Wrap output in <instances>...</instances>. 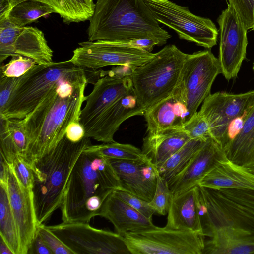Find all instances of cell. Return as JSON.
I'll list each match as a JSON object with an SVG mask.
<instances>
[{"label":"cell","mask_w":254,"mask_h":254,"mask_svg":"<svg viewBox=\"0 0 254 254\" xmlns=\"http://www.w3.org/2000/svg\"><path fill=\"white\" fill-rule=\"evenodd\" d=\"M88 82L83 69L53 90L24 118L17 119L26 136L25 160L29 165L57 145L70 123L79 121Z\"/></svg>","instance_id":"cell-1"},{"label":"cell","mask_w":254,"mask_h":254,"mask_svg":"<svg viewBox=\"0 0 254 254\" xmlns=\"http://www.w3.org/2000/svg\"><path fill=\"white\" fill-rule=\"evenodd\" d=\"M195 192L203 254H254V212L216 190L197 184Z\"/></svg>","instance_id":"cell-2"},{"label":"cell","mask_w":254,"mask_h":254,"mask_svg":"<svg viewBox=\"0 0 254 254\" xmlns=\"http://www.w3.org/2000/svg\"><path fill=\"white\" fill-rule=\"evenodd\" d=\"M120 189L118 176L108 159L83 152L68 179L60 209L65 222L89 223L102 204Z\"/></svg>","instance_id":"cell-3"},{"label":"cell","mask_w":254,"mask_h":254,"mask_svg":"<svg viewBox=\"0 0 254 254\" xmlns=\"http://www.w3.org/2000/svg\"><path fill=\"white\" fill-rule=\"evenodd\" d=\"M89 20L90 41L152 38L162 46L171 37L160 26L144 0H97Z\"/></svg>","instance_id":"cell-4"},{"label":"cell","mask_w":254,"mask_h":254,"mask_svg":"<svg viewBox=\"0 0 254 254\" xmlns=\"http://www.w3.org/2000/svg\"><path fill=\"white\" fill-rule=\"evenodd\" d=\"M91 144L90 138L73 142L65 135L48 153L30 165L34 176V203L39 225L60 208L72 170Z\"/></svg>","instance_id":"cell-5"},{"label":"cell","mask_w":254,"mask_h":254,"mask_svg":"<svg viewBox=\"0 0 254 254\" xmlns=\"http://www.w3.org/2000/svg\"><path fill=\"white\" fill-rule=\"evenodd\" d=\"M83 69L75 66L69 60L36 64L20 77L0 118H24L53 90Z\"/></svg>","instance_id":"cell-6"},{"label":"cell","mask_w":254,"mask_h":254,"mask_svg":"<svg viewBox=\"0 0 254 254\" xmlns=\"http://www.w3.org/2000/svg\"><path fill=\"white\" fill-rule=\"evenodd\" d=\"M186 55L175 45H168L133 70V87L146 110L168 97L178 85Z\"/></svg>","instance_id":"cell-7"},{"label":"cell","mask_w":254,"mask_h":254,"mask_svg":"<svg viewBox=\"0 0 254 254\" xmlns=\"http://www.w3.org/2000/svg\"><path fill=\"white\" fill-rule=\"evenodd\" d=\"M155 18L174 30L179 38L210 49L217 43L218 31L211 20L194 15L188 7L169 0H144Z\"/></svg>","instance_id":"cell-8"},{"label":"cell","mask_w":254,"mask_h":254,"mask_svg":"<svg viewBox=\"0 0 254 254\" xmlns=\"http://www.w3.org/2000/svg\"><path fill=\"white\" fill-rule=\"evenodd\" d=\"M131 254H203L205 237L194 232L156 227L121 235Z\"/></svg>","instance_id":"cell-9"},{"label":"cell","mask_w":254,"mask_h":254,"mask_svg":"<svg viewBox=\"0 0 254 254\" xmlns=\"http://www.w3.org/2000/svg\"><path fill=\"white\" fill-rule=\"evenodd\" d=\"M46 227L74 254H130L121 235L94 228L89 223L63 222Z\"/></svg>","instance_id":"cell-10"},{"label":"cell","mask_w":254,"mask_h":254,"mask_svg":"<svg viewBox=\"0 0 254 254\" xmlns=\"http://www.w3.org/2000/svg\"><path fill=\"white\" fill-rule=\"evenodd\" d=\"M69 59L75 66L96 70L104 67L126 66L134 70L154 57L155 53L122 46L114 42L98 40L79 43Z\"/></svg>","instance_id":"cell-11"},{"label":"cell","mask_w":254,"mask_h":254,"mask_svg":"<svg viewBox=\"0 0 254 254\" xmlns=\"http://www.w3.org/2000/svg\"><path fill=\"white\" fill-rule=\"evenodd\" d=\"M220 73L221 70L218 58L210 50L187 54L179 83L186 95L188 120L211 94L213 83Z\"/></svg>","instance_id":"cell-12"},{"label":"cell","mask_w":254,"mask_h":254,"mask_svg":"<svg viewBox=\"0 0 254 254\" xmlns=\"http://www.w3.org/2000/svg\"><path fill=\"white\" fill-rule=\"evenodd\" d=\"M254 105V90L240 94L217 92L205 98L199 112L208 124L211 138L223 148L230 123Z\"/></svg>","instance_id":"cell-13"},{"label":"cell","mask_w":254,"mask_h":254,"mask_svg":"<svg viewBox=\"0 0 254 254\" xmlns=\"http://www.w3.org/2000/svg\"><path fill=\"white\" fill-rule=\"evenodd\" d=\"M219 54L221 73L228 80L237 77L246 58L247 29L229 3L219 15Z\"/></svg>","instance_id":"cell-14"},{"label":"cell","mask_w":254,"mask_h":254,"mask_svg":"<svg viewBox=\"0 0 254 254\" xmlns=\"http://www.w3.org/2000/svg\"><path fill=\"white\" fill-rule=\"evenodd\" d=\"M17 55L31 58L37 64H46L53 62V51L37 28L19 27L8 20L0 21V64L9 57Z\"/></svg>","instance_id":"cell-15"},{"label":"cell","mask_w":254,"mask_h":254,"mask_svg":"<svg viewBox=\"0 0 254 254\" xmlns=\"http://www.w3.org/2000/svg\"><path fill=\"white\" fill-rule=\"evenodd\" d=\"M133 88L131 76L106 75L98 78L91 92L86 96L79 121L88 137L107 111L121 98Z\"/></svg>","instance_id":"cell-16"},{"label":"cell","mask_w":254,"mask_h":254,"mask_svg":"<svg viewBox=\"0 0 254 254\" xmlns=\"http://www.w3.org/2000/svg\"><path fill=\"white\" fill-rule=\"evenodd\" d=\"M7 190L12 211L21 244V254H27L37 235L39 226L34 203L33 190L25 187L17 178L11 164Z\"/></svg>","instance_id":"cell-17"},{"label":"cell","mask_w":254,"mask_h":254,"mask_svg":"<svg viewBox=\"0 0 254 254\" xmlns=\"http://www.w3.org/2000/svg\"><path fill=\"white\" fill-rule=\"evenodd\" d=\"M108 159L119 179L120 189L148 202L152 199L158 172L150 160Z\"/></svg>","instance_id":"cell-18"},{"label":"cell","mask_w":254,"mask_h":254,"mask_svg":"<svg viewBox=\"0 0 254 254\" xmlns=\"http://www.w3.org/2000/svg\"><path fill=\"white\" fill-rule=\"evenodd\" d=\"M143 116L148 135L180 129L189 117L186 95L180 84L168 97L146 109Z\"/></svg>","instance_id":"cell-19"},{"label":"cell","mask_w":254,"mask_h":254,"mask_svg":"<svg viewBox=\"0 0 254 254\" xmlns=\"http://www.w3.org/2000/svg\"><path fill=\"white\" fill-rule=\"evenodd\" d=\"M227 158L223 147L209 138L186 168L168 182L172 196L197 185L218 164Z\"/></svg>","instance_id":"cell-20"},{"label":"cell","mask_w":254,"mask_h":254,"mask_svg":"<svg viewBox=\"0 0 254 254\" xmlns=\"http://www.w3.org/2000/svg\"><path fill=\"white\" fill-rule=\"evenodd\" d=\"M145 111L133 88L107 111L89 138L103 143L115 142L114 136L120 125L131 117L143 116Z\"/></svg>","instance_id":"cell-21"},{"label":"cell","mask_w":254,"mask_h":254,"mask_svg":"<svg viewBox=\"0 0 254 254\" xmlns=\"http://www.w3.org/2000/svg\"><path fill=\"white\" fill-rule=\"evenodd\" d=\"M109 220L116 233L141 232L156 228L152 220L115 196L113 191L107 197L98 215Z\"/></svg>","instance_id":"cell-22"},{"label":"cell","mask_w":254,"mask_h":254,"mask_svg":"<svg viewBox=\"0 0 254 254\" xmlns=\"http://www.w3.org/2000/svg\"><path fill=\"white\" fill-rule=\"evenodd\" d=\"M164 227L197 232L203 236L196 204L195 186L172 196Z\"/></svg>","instance_id":"cell-23"},{"label":"cell","mask_w":254,"mask_h":254,"mask_svg":"<svg viewBox=\"0 0 254 254\" xmlns=\"http://www.w3.org/2000/svg\"><path fill=\"white\" fill-rule=\"evenodd\" d=\"M198 185L214 190L254 189V172L227 158L209 172Z\"/></svg>","instance_id":"cell-24"},{"label":"cell","mask_w":254,"mask_h":254,"mask_svg":"<svg viewBox=\"0 0 254 254\" xmlns=\"http://www.w3.org/2000/svg\"><path fill=\"white\" fill-rule=\"evenodd\" d=\"M26 0L38 1L50 5L67 24L89 20L95 8L94 3L89 0H0V21L7 19L14 6Z\"/></svg>","instance_id":"cell-25"},{"label":"cell","mask_w":254,"mask_h":254,"mask_svg":"<svg viewBox=\"0 0 254 254\" xmlns=\"http://www.w3.org/2000/svg\"><path fill=\"white\" fill-rule=\"evenodd\" d=\"M190 139L187 134L181 129L147 134L143 138L142 151L147 159L157 166L165 162Z\"/></svg>","instance_id":"cell-26"},{"label":"cell","mask_w":254,"mask_h":254,"mask_svg":"<svg viewBox=\"0 0 254 254\" xmlns=\"http://www.w3.org/2000/svg\"><path fill=\"white\" fill-rule=\"evenodd\" d=\"M227 158L249 168L254 167V105L238 134L224 147Z\"/></svg>","instance_id":"cell-27"},{"label":"cell","mask_w":254,"mask_h":254,"mask_svg":"<svg viewBox=\"0 0 254 254\" xmlns=\"http://www.w3.org/2000/svg\"><path fill=\"white\" fill-rule=\"evenodd\" d=\"M0 235L13 254H21V244L11 208L7 185L0 184Z\"/></svg>","instance_id":"cell-28"},{"label":"cell","mask_w":254,"mask_h":254,"mask_svg":"<svg viewBox=\"0 0 254 254\" xmlns=\"http://www.w3.org/2000/svg\"><path fill=\"white\" fill-rule=\"evenodd\" d=\"M206 140L190 139L165 162L156 166L159 175L169 182L186 168Z\"/></svg>","instance_id":"cell-29"},{"label":"cell","mask_w":254,"mask_h":254,"mask_svg":"<svg viewBox=\"0 0 254 254\" xmlns=\"http://www.w3.org/2000/svg\"><path fill=\"white\" fill-rule=\"evenodd\" d=\"M84 152L96 154L107 159L145 161L149 160L142 150L129 144L116 142L90 145Z\"/></svg>","instance_id":"cell-30"},{"label":"cell","mask_w":254,"mask_h":254,"mask_svg":"<svg viewBox=\"0 0 254 254\" xmlns=\"http://www.w3.org/2000/svg\"><path fill=\"white\" fill-rule=\"evenodd\" d=\"M52 13H56L55 10L46 3L26 0L14 6L6 20L16 26L23 27Z\"/></svg>","instance_id":"cell-31"},{"label":"cell","mask_w":254,"mask_h":254,"mask_svg":"<svg viewBox=\"0 0 254 254\" xmlns=\"http://www.w3.org/2000/svg\"><path fill=\"white\" fill-rule=\"evenodd\" d=\"M172 197L168 182L158 174L155 191L149 205L155 212L165 215L168 213Z\"/></svg>","instance_id":"cell-32"},{"label":"cell","mask_w":254,"mask_h":254,"mask_svg":"<svg viewBox=\"0 0 254 254\" xmlns=\"http://www.w3.org/2000/svg\"><path fill=\"white\" fill-rule=\"evenodd\" d=\"M36 64L31 58L21 55L12 56L8 63L1 65L0 77H20Z\"/></svg>","instance_id":"cell-33"},{"label":"cell","mask_w":254,"mask_h":254,"mask_svg":"<svg viewBox=\"0 0 254 254\" xmlns=\"http://www.w3.org/2000/svg\"><path fill=\"white\" fill-rule=\"evenodd\" d=\"M180 129L191 139L206 140L211 138L208 124L199 112H196Z\"/></svg>","instance_id":"cell-34"},{"label":"cell","mask_w":254,"mask_h":254,"mask_svg":"<svg viewBox=\"0 0 254 254\" xmlns=\"http://www.w3.org/2000/svg\"><path fill=\"white\" fill-rule=\"evenodd\" d=\"M0 152L8 163L12 164L16 158L21 157L12 139L6 120L2 118H0Z\"/></svg>","instance_id":"cell-35"},{"label":"cell","mask_w":254,"mask_h":254,"mask_svg":"<svg viewBox=\"0 0 254 254\" xmlns=\"http://www.w3.org/2000/svg\"><path fill=\"white\" fill-rule=\"evenodd\" d=\"M113 193L147 218H152L153 214L155 213L148 202L134 194L119 189L114 190Z\"/></svg>","instance_id":"cell-36"},{"label":"cell","mask_w":254,"mask_h":254,"mask_svg":"<svg viewBox=\"0 0 254 254\" xmlns=\"http://www.w3.org/2000/svg\"><path fill=\"white\" fill-rule=\"evenodd\" d=\"M37 234L46 243L53 254H74L72 251L49 230L44 224L38 226Z\"/></svg>","instance_id":"cell-37"},{"label":"cell","mask_w":254,"mask_h":254,"mask_svg":"<svg viewBox=\"0 0 254 254\" xmlns=\"http://www.w3.org/2000/svg\"><path fill=\"white\" fill-rule=\"evenodd\" d=\"M216 190L228 198L254 212V189H221Z\"/></svg>","instance_id":"cell-38"},{"label":"cell","mask_w":254,"mask_h":254,"mask_svg":"<svg viewBox=\"0 0 254 254\" xmlns=\"http://www.w3.org/2000/svg\"><path fill=\"white\" fill-rule=\"evenodd\" d=\"M247 30L254 26V0H228Z\"/></svg>","instance_id":"cell-39"},{"label":"cell","mask_w":254,"mask_h":254,"mask_svg":"<svg viewBox=\"0 0 254 254\" xmlns=\"http://www.w3.org/2000/svg\"><path fill=\"white\" fill-rule=\"evenodd\" d=\"M19 181L26 188L32 190L34 185V176L31 167L24 158L18 156L11 164Z\"/></svg>","instance_id":"cell-40"},{"label":"cell","mask_w":254,"mask_h":254,"mask_svg":"<svg viewBox=\"0 0 254 254\" xmlns=\"http://www.w3.org/2000/svg\"><path fill=\"white\" fill-rule=\"evenodd\" d=\"M6 120L12 139L21 157L25 159L27 144L25 133L17 119Z\"/></svg>","instance_id":"cell-41"},{"label":"cell","mask_w":254,"mask_h":254,"mask_svg":"<svg viewBox=\"0 0 254 254\" xmlns=\"http://www.w3.org/2000/svg\"><path fill=\"white\" fill-rule=\"evenodd\" d=\"M20 77L0 78V113L5 110L12 92L17 86Z\"/></svg>","instance_id":"cell-42"},{"label":"cell","mask_w":254,"mask_h":254,"mask_svg":"<svg viewBox=\"0 0 254 254\" xmlns=\"http://www.w3.org/2000/svg\"><path fill=\"white\" fill-rule=\"evenodd\" d=\"M85 131L79 121L70 123L66 129L65 136L73 142H78L85 137Z\"/></svg>","instance_id":"cell-43"},{"label":"cell","mask_w":254,"mask_h":254,"mask_svg":"<svg viewBox=\"0 0 254 254\" xmlns=\"http://www.w3.org/2000/svg\"><path fill=\"white\" fill-rule=\"evenodd\" d=\"M31 249L34 251L33 253L38 254H53L46 243L38 234L33 243L30 251Z\"/></svg>","instance_id":"cell-44"},{"label":"cell","mask_w":254,"mask_h":254,"mask_svg":"<svg viewBox=\"0 0 254 254\" xmlns=\"http://www.w3.org/2000/svg\"><path fill=\"white\" fill-rule=\"evenodd\" d=\"M0 156V184L7 185L9 169V163L1 153Z\"/></svg>","instance_id":"cell-45"},{"label":"cell","mask_w":254,"mask_h":254,"mask_svg":"<svg viewBox=\"0 0 254 254\" xmlns=\"http://www.w3.org/2000/svg\"><path fill=\"white\" fill-rule=\"evenodd\" d=\"M0 254H13V252L6 244L5 241L0 237Z\"/></svg>","instance_id":"cell-46"},{"label":"cell","mask_w":254,"mask_h":254,"mask_svg":"<svg viewBox=\"0 0 254 254\" xmlns=\"http://www.w3.org/2000/svg\"><path fill=\"white\" fill-rule=\"evenodd\" d=\"M251 169L253 172H254V167L250 168Z\"/></svg>","instance_id":"cell-47"},{"label":"cell","mask_w":254,"mask_h":254,"mask_svg":"<svg viewBox=\"0 0 254 254\" xmlns=\"http://www.w3.org/2000/svg\"><path fill=\"white\" fill-rule=\"evenodd\" d=\"M253 70L254 71V63H253Z\"/></svg>","instance_id":"cell-48"},{"label":"cell","mask_w":254,"mask_h":254,"mask_svg":"<svg viewBox=\"0 0 254 254\" xmlns=\"http://www.w3.org/2000/svg\"><path fill=\"white\" fill-rule=\"evenodd\" d=\"M89 0V1H91V2H93V0Z\"/></svg>","instance_id":"cell-49"},{"label":"cell","mask_w":254,"mask_h":254,"mask_svg":"<svg viewBox=\"0 0 254 254\" xmlns=\"http://www.w3.org/2000/svg\"><path fill=\"white\" fill-rule=\"evenodd\" d=\"M252 29H253V30L254 31V27H253V28H252Z\"/></svg>","instance_id":"cell-50"}]
</instances>
